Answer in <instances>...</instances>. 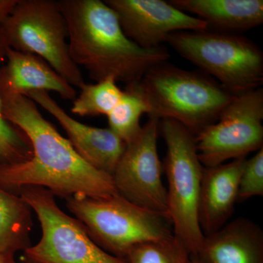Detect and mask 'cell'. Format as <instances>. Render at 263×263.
<instances>
[{
	"mask_svg": "<svg viewBox=\"0 0 263 263\" xmlns=\"http://www.w3.org/2000/svg\"><path fill=\"white\" fill-rule=\"evenodd\" d=\"M0 97L3 117L25 133L32 148L29 160L0 165V187L18 195L24 186H41L65 199L118 194L112 176L85 162L32 100L10 93Z\"/></svg>",
	"mask_w": 263,
	"mask_h": 263,
	"instance_id": "obj_1",
	"label": "cell"
},
{
	"mask_svg": "<svg viewBox=\"0 0 263 263\" xmlns=\"http://www.w3.org/2000/svg\"><path fill=\"white\" fill-rule=\"evenodd\" d=\"M68 29L71 59L98 82L112 77L126 85L141 80L154 66L167 62L163 46L146 49L123 32L117 13L101 0H58Z\"/></svg>",
	"mask_w": 263,
	"mask_h": 263,
	"instance_id": "obj_2",
	"label": "cell"
},
{
	"mask_svg": "<svg viewBox=\"0 0 263 263\" xmlns=\"http://www.w3.org/2000/svg\"><path fill=\"white\" fill-rule=\"evenodd\" d=\"M136 85L149 107L148 117L172 119L195 136L215 122L235 96L206 74L167 61L152 67Z\"/></svg>",
	"mask_w": 263,
	"mask_h": 263,
	"instance_id": "obj_3",
	"label": "cell"
},
{
	"mask_svg": "<svg viewBox=\"0 0 263 263\" xmlns=\"http://www.w3.org/2000/svg\"><path fill=\"white\" fill-rule=\"evenodd\" d=\"M166 43L230 94H243L263 84V52L245 36L209 29L183 31L170 34Z\"/></svg>",
	"mask_w": 263,
	"mask_h": 263,
	"instance_id": "obj_4",
	"label": "cell"
},
{
	"mask_svg": "<svg viewBox=\"0 0 263 263\" xmlns=\"http://www.w3.org/2000/svg\"><path fill=\"white\" fill-rule=\"evenodd\" d=\"M66 201L67 209L91 240L120 258L126 259L128 252L136 245L174 235L167 218L137 205L119 194L98 198L73 196Z\"/></svg>",
	"mask_w": 263,
	"mask_h": 263,
	"instance_id": "obj_5",
	"label": "cell"
},
{
	"mask_svg": "<svg viewBox=\"0 0 263 263\" xmlns=\"http://www.w3.org/2000/svg\"><path fill=\"white\" fill-rule=\"evenodd\" d=\"M166 145L163 171L167 177L169 220L175 236L196 256L203 240L198 202L203 166L197 155L195 135L172 119H161Z\"/></svg>",
	"mask_w": 263,
	"mask_h": 263,
	"instance_id": "obj_6",
	"label": "cell"
},
{
	"mask_svg": "<svg viewBox=\"0 0 263 263\" xmlns=\"http://www.w3.org/2000/svg\"><path fill=\"white\" fill-rule=\"evenodd\" d=\"M8 47L42 58L72 86L85 84L79 67L71 59L68 29L54 0H18L1 26Z\"/></svg>",
	"mask_w": 263,
	"mask_h": 263,
	"instance_id": "obj_7",
	"label": "cell"
},
{
	"mask_svg": "<svg viewBox=\"0 0 263 263\" xmlns=\"http://www.w3.org/2000/svg\"><path fill=\"white\" fill-rule=\"evenodd\" d=\"M18 195L35 213L42 232L37 245L24 251V258L37 263H128L97 245L80 221L64 212L46 189L24 186Z\"/></svg>",
	"mask_w": 263,
	"mask_h": 263,
	"instance_id": "obj_8",
	"label": "cell"
},
{
	"mask_svg": "<svg viewBox=\"0 0 263 263\" xmlns=\"http://www.w3.org/2000/svg\"><path fill=\"white\" fill-rule=\"evenodd\" d=\"M263 89L234 98L215 122L195 136L199 160L205 167L247 158L263 147Z\"/></svg>",
	"mask_w": 263,
	"mask_h": 263,
	"instance_id": "obj_9",
	"label": "cell"
},
{
	"mask_svg": "<svg viewBox=\"0 0 263 263\" xmlns=\"http://www.w3.org/2000/svg\"><path fill=\"white\" fill-rule=\"evenodd\" d=\"M160 123L158 118L148 117L139 134L126 144L112 178L119 195L169 220L163 166L157 149Z\"/></svg>",
	"mask_w": 263,
	"mask_h": 263,
	"instance_id": "obj_10",
	"label": "cell"
},
{
	"mask_svg": "<svg viewBox=\"0 0 263 263\" xmlns=\"http://www.w3.org/2000/svg\"><path fill=\"white\" fill-rule=\"evenodd\" d=\"M105 3L117 13L126 36L146 49L161 47L173 33L208 28L201 19L181 11L170 2L105 0Z\"/></svg>",
	"mask_w": 263,
	"mask_h": 263,
	"instance_id": "obj_11",
	"label": "cell"
},
{
	"mask_svg": "<svg viewBox=\"0 0 263 263\" xmlns=\"http://www.w3.org/2000/svg\"><path fill=\"white\" fill-rule=\"evenodd\" d=\"M25 96L57 119L67 133V140L85 162L99 171L113 176L126 147L117 135L109 128L91 127L78 122L47 91H30Z\"/></svg>",
	"mask_w": 263,
	"mask_h": 263,
	"instance_id": "obj_12",
	"label": "cell"
},
{
	"mask_svg": "<svg viewBox=\"0 0 263 263\" xmlns=\"http://www.w3.org/2000/svg\"><path fill=\"white\" fill-rule=\"evenodd\" d=\"M247 158L203 167L198 202V221L204 236L226 226L238 202L240 175Z\"/></svg>",
	"mask_w": 263,
	"mask_h": 263,
	"instance_id": "obj_13",
	"label": "cell"
},
{
	"mask_svg": "<svg viewBox=\"0 0 263 263\" xmlns=\"http://www.w3.org/2000/svg\"><path fill=\"white\" fill-rule=\"evenodd\" d=\"M6 64L0 67V93L26 95L30 91H54L65 100H75V89L47 62L32 53L8 48Z\"/></svg>",
	"mask_w": 263,
	"mask_h": 263,
	"instance_id": "obj_14",
	"label": "cell"
},
{
	"mask_svg": "<svg viewBox=\"0 0 263 263\" xmlns=\"http://www.w3.org/2000/svg\"><path fill=\"white\" fill-rule=\"evenodd\" d=\"M195 257L202 263H263L262 228L247 218L228 221L204 236Z\"/></svg>",
	"mask_w": 263,
	"mask_h": 263,
	"instance_id": "obj_15",
	"label": "cell"
},
{
	"mask_svg": "<svg viewBox=\"0 0 263 263\" xmlns=\"http://www.w3.org/2000/svg\"><path fill=\"white\" fill-rule=\"evenodd\" d=\"M176 8L197 15L209 30L234 33L263 23L262 0H171Z\"/></svg>",
	"mask_w": 263,
	"mask_h": 263,
	"instance_id": "obj_16",
	"label": "cell"
},
{
	"mask_svg": "<svg viewBox=\"0 0 263 263\" xmlns=\"http://www.w3.org/2000/svg\"><path fill=\"white\" fill-rule=\"evenodd\" d=\"M32 209L22 197L0 187V255H15L31 246Z\"/></svg>",
	"mask_w": 263,
	"mask_h": 263,
	"instance_id": "obj_17",
	"label": "cell"
},
{
	"mask_svg": "<svg viewBox=\"0 0 263 263\" xmlns=\"http://www.w3.org/2000/svg\"><path fill=\"white\" fill-rule=\"evenodd\" d=\"M149 113V107L138 91L136 83L126 85L119 103L107 116L108 128L127 144L141 132L142 116Z\"/></svg>",
	"mask_w": 263,
	"mask_h": 263,
	"instance_id": "obj_18",
	"label": "cell"
},
{
	"mask_svg": "<svg viewBox=\"0 0 263 263\" xmlns=\"http://www.w3.org/2000/svg\"><path fill=\"white\" fill-rule=\"evenodd\" d=\"M80 90V94L73 100L70 111L81 117H107L115 108L123 94V90L112 77L94 84L85 83Z\"/></svg>",
	"mask_w": 263,
	"mask_h": 263,
	"instance_id": "obj_19",
	"label": "cell"
},
{
	"mask_svg": "<svg viewBox=\"0 0 263 263\" xmlns=\"http://www.w3.org/2000/svg\"><path fill=\"white\" fill-rule=\"evenodd\" d=\"M8 48L0 27V65L5 61ZM32 156V148L28 137L3 117L0 97V165L26 162Z\"/></svg>",
	"mask_w": 263,
	"mask_h": 263,
	"instance_id": "obj_20",
	"label": "cell"
},
{
	"mask_svg": "<svg viewBox=\"0 0 263 263\" xmlns=\"http://www.w3.org/2000/svg\"><path fill=\"white\" fill-rule=\"evenodd\" d=\"M187 247L173 235L169 238L149 240L136 245L128 252V263H192Z\"/></svg>",
	"mask_w": 263,
	"mask_h": 263,
	"instance_id": "obj_21",
	"label": "cell"
},
{
	"mask_svg": "<svg viewBox=\"0 0 263 263\" xmlns=\"http://www.w3.org/2000/svg\"><path fill=\"white\" fill-rule=\"evenodd\" d=\"M263 195V147L246 160L240 175L238 202Z\"/></svg>",
	"mask_w": 263,
	"mask_h": 263,
	"instance_id": "obj_22",
	"label": "cell"
},
{
	"mask_svg": "<svg viewBox=\"0 0 263 263\" xmlns=\"http://www.w3.org/2000/svg\"><path fill=\"white\" fill-rule=\"evenodd\" d=\"M18 0H0V27L11 14Z\"/></svg>",
	"mask_w": 263,
	"mask_h": 263,
	"instance_id": "obj_23",
	"label": "cell"
},
{
	"mask_svg": "<svg viewBox=\"0 0 263 263\" xmlns=\"http://www.w3.org/2000/svg\"><path fill=\"white\" fill-rule=\"evenodd\" d=\"M14 256L0 255V263H15Z\"/></svg>",
	"mask_w": 263,
	"mask_h": 263,
	"instance_id": "obj_24",
	"label": "cell"
},
{
	"mask_svg": "<svg viewBox=\"0 0 263 263\" xmlns=\"http://www.w3.org/2000/svg\"><path fill=\"white\" fill-rule=\"evenodd\" d=\"M192 263H202L200 262V260H199L197 258V257H194L193 256V257H192Z\"/></svg>",
	"mask_w": 263,
	"mask_h": 263,
	"instance_id": "obj_25",
	"label": "cell"
},
{
	"mask_svg": "<svg viewBox=\"0 0 263 263\" xmlns=\"http://www.w3.org/2000/svg\"><path fill=\"white\" fill-rule=\"evenodd\" d=\"M15 263H37V262H32V261H30V260H29V259L24 258L23 259V260L21 261V262H15Z\"/></svg>",
	"mask_w": 263,
	"mask_h": 263,
	"instance_id": "obj_26",
	"label": "cell"
}]
</instances>
